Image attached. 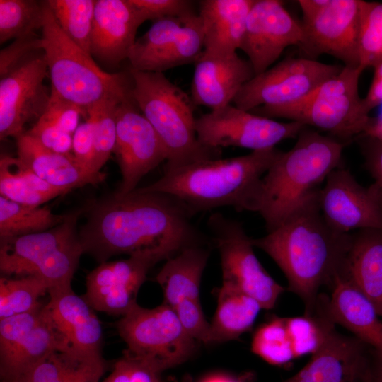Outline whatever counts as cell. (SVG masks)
Wrapping results in <instances>:
<instances>
[{
  "label": "cell",
  "mask_w": 382,
  "mask_h": 382,
  "mask_svg": "<svg viewBox=\"0 0 382 382\" xmlns=\"http://www.w3.org/2000/svg\"><path fill=\"white\" fill-rule=\"evenodd\" d=\"M79 229L84 253L99 264L112 256L154 253L169 259L184 248L207 243L192 214L176 197L139 188L91 202Z\"/></svg>",
  "instance_id": "1"
},
{
  "label": "cell",
  "mask_w": 382,
  "mask_h": 382,
  "mask_svg": "<svg viewBox=\"0 0 382 382\" xmlns=\"http://www.w3.org/2000/svg\"><path fill=\"white\" fill-rule=\"evenodd\" d=\"M320 189L300 204L284 221L266 236L252 238L254 247L266 253L288 282V289L313 313L320 288L332 284L342 268L352 234L331 228L319 205Z\"/></svg>",
  "instance_id": "2"
},
{
  "label": "cell",
  "mask_w": 382,
  "mask_h": 382,
  "mask_svg": "<svg viewBox=\"0 0 382 382\" xmlns=\"http://www.w3.org/2000/svg\"><path fill=\"white\" fill-rule=\"evenodd\" d=\"M282 152L273 147L232 158L197 161L164 171L158 180L139 189L173 195L193 216L223 207L258 212L263 177Z\"/></svg>",
  "instance_id": "3"
},
{
  "label": "cell",
  "mask_w": 382,
  "mask_h": 382,
  "mask_svg": "<svg viewBox=\"0 0 382 382\" xmlns=\"http://www.w3.org/2000/svg\"><path fill=\"white\" fill-rule=\"evenodd\" d=\"M345 144L305 127L294 146L282 151L262 179L258 213L267 232L279 226L328 175L340 166Z\"/></svg>",
  "instance_id": "4"
},
{
  "label": "cell",
  "mask_w": 382,
  "mask_h": 382,
  "mask_svg": "<svg viewBox=\"0 0 382 382\" xmlns=\"http://www.w3.org/2000/svg\"><path fill=\"white\" fill-rule=\"evenodd\" d=\"M43 6L41 38L51 79L50 93L79 107L85 120L105 103L129 96L132 88L129 71L109 74L102 70L91 54L63 32L47 1H43Z\"/></svg>",
  "instance_id": "5"
},
{
  "label": "cell",
  "mask_w": 382,
  "mask_h": 382,
  "mask_svg": "<svg viewBox=\"0 0 382 382\" xmlns=\"http://www.w3.org/2000/svg\"><path fill=\"white\" fill-rule=\"evenodd\" d=\"M129 71L132 96L166 149L164 171L221 158V149L206 147L198 141L191 97L162 72Z\"/></svg>",
  "instance_id": "6"
},
{
  "label": "cell",
  "mask_w": 382,
  "mask_h": 382,
  "mask_svg": "<svg viewBox=\"0 0 382 382\" xmlns=\"http://www.w3.org/2000/svg\"><path fill=\"white\" fill-rule=\"evenodd\" d=\"M82 214L83 209L71 212L63 223L42 232L0 239L1 274L37 277L49 285V291L71 289L84 253L77 228Z\"/></svg>",
  "instance_id": "7"
},
{
  "label": "cell",
  "mask_w": 382,
  "mask_h": 382,
  "mask_svg": "<svg viewBox=\"0 0 382 382\" xmlns=\"http://www.w3.org/2000/svg\"><path fill=\"white\" fill-rule=\"evenodd\" d=\"M362 72L359 67L344 66L337 76L294 103L258 107L250 112L316 127L330 133L345 144L364 132L371 118L359 94V80Z\"/></svg>",
  "instance_id": "8"
},
{
  "label": "cell",
  "mask_w": 382,
  "mask_h": 382,
  "mask_svg": "<svg viewBox=\"0 0 382 382\" xmlns=\"http://www.w3.org/2000/svg\"><path fill=\"white\" fill-rule=\"evenodd\" d=\"M117 330L127 345L126 352L161 372L185 361L195 347L174 308L165 303L154 308L136 305L117 321Z\"/></svg>",
  "instance_id": "9"
},
{
  "label": "cell",
  "mask_w": 382,
  "mask_h": 382,
  "mask_svg": "<svg viewBox=\"0 0 382 382\" xmlns=\"http://www.w3.org/2000/svg\"><path fill=\"white\" fill-rule=\"evenodd\" d=\"M207 225L220 254L222 285L251 296L262 309L272 308L284 288L262 266L241 223L214 213Z\"/></svg>",
  "instance_id": "10"
},
{
  "label": "cell",
  "mask_w": 382,
  "mask_h": 382,
  "mask_svg": "<svg viewBox=\"0 0 382 382\" xmlns=\"http://www.w3.org/2000/svg\"><path fill=\"white\" fill-rule=\"evenodd\" d=\"M306 126L295 122H282L255 115L229 104L196 119L198 141L203 146L221 149L235 146L262 150L279 142L297 138Z\"/></svg>",
  "instance_id": "11"
},
{
  "label": "cell",
  "mask_w": 382,
  "mask_h": 382,
  "mask_svg": "<svg viewBox=\"0 0 382 382\" xmlns=\"http://www.w3.org/2000/svg\"><path fill=\"white\" fill-rule=\"evenodd\" d=\"M343 66L308 58H286L253 76L233 100L242 110L276 107L294 103L327 80L337 76Z\"/></svg>",
  "instance_id": "12"
},
{
  "label": "cell",
  "mask_w": 382,
  "mask_h": 382,
  "mask_svg": "<svg viewBox=\"0 0 382 382\" xmlns=\"http://www.w3.org/2000/svg\"><path fill=\"white\" fill-rule=\"evenodd\" d=\"M204 51V33L198 13L154 21L136 40L129 57V69L162 72L194 64Z\"/></svg>",
  "instance_id": "13"
},
{
  "label": "cell",
  "mask_w": 382,
  "mask_h": 382,
  "mask_svg": "<svg viewBox=\"0 0 382 382\" xmlns=\"http://www.w3.org/2000/svg\"><path fill=\"white\" fill-rule=\"evenodd\" d=\"M70 349L45 308L0 320V378H14L57 350Z\"/></svg>",
  "instance_id": "14"
},
{
  "label": "cell",
  "mask_w": 382,
  "mask_h": 382,
  "mask_svg": "<svg viewBox=\"0 0 382 382\" xmlns=\"http://www.w3.org/2000/svg\"><path fill=\"white\" fill-rule=\"evenodd\" d=\"M114 154L121 173L116 190L125 195L137 189L142 178L167 161L168 154L158 134L130 96L117 105Z\"/></svg>",
  "instance_id": "15"
},
{
  "label": "cell",
  "mask_w": 382,
  "mask_h": 382,
  "mask_svg": "<svg viewBox=\"0 0 382 382\" xmlns=\"http://www.w3.org/2000/svg\"><path fill=\"white\" fill-rule=\"evenodd\" d=\"M304 42L301 22L279 0H255L247 18L240 45L248 57L255 76L270 68L289 46Z\"/></svg>",
  "instance_id": "16"
},
{
  "label": "cell",
  "mask_w": 382,
  "mask_h": 382,
  "mask_svg": "<svg viewBox=\"0 0 382 382\" xmlns=\"http://www.w3.org/2000/svg\"><path fill=\"white\" fill-rule=\"evenodd\" d=\"M163 260L168 259L146 253L100 263L86 277L84 299L95 311L123 316L138 304L137 294L149 270Z\"/></svg>",
  "instance_id": "17"
},
{
  "label": "cell",
  "mask_w": 382,
  "mask_h": 382,
  "mask_svg": "<svg viewBox=\"0 0 382 382\" xmlns=\"http://www.w3.org/2000/svg\"><path fill=\"white\" fill-rule=\"evenodd\" d=\"M44 52L1 77L0 138L16 139L25 125L37 121L48 105L50 93L44 85L47 74Z\"/></svg>",
  "instance_id": "18"
},
{
  "label": "cell",
  "mask_w": 382,
  "mask_h": 382,
  "mask_svg": "<svg viewBox=\"0 0 382 382\" xmlns=\"http://www.w3.org/2000/svg\"><path fill=\"white\" fill-rule=\"evenodd\" d=\"M361 0H329L313 18L302 21L309 55L330 54L346 66L359 67L358 42Z\"/></svg>",
  "instance_id": "19"
},
{
  "label": "cell",
  "mask_w": 382,
  "mask_h": 382,
  "mask_svg": "<svg viewBox=\"0 0 382 382\" xmlns=\"http://www.w3.org/2000/svg\"><path fill=\"white\" fill-rule=\"evenodd\" d=\"M319 205L328 224L336 231L382 229V211L369 188L343 167L328 175L319 192Z\"/></svg>",
  "instance_id": "20"
},
{
  "label": "cell",
  "mask_w": 382,
  "mask_h": 382,
  "mask_svg": "<svg viewBox=\"0 0 382 382\" xmlns=\"http://www.w3.org/2000/svg\"><path fill=\"white\" fill-rule=\"evenodd\" d=\"M356 337L335 328L297 374L283 382H369L371 352Z\"/></svg>",
  "instance_id": "21"
},
{
  "label": "cell",
  "mask_w": 382,
  "mask_h": 382,
  "mask_svg": "<svg viewBox=\"0 0 382 382\" xmlns=\"http://www.w3.org/2000/svg\"><path fill=\"white\" fill-rule=\"evenodd\" d=\"M255 72L248 59L237 52L223 56L202 52L195 63L191 98L195 105L215 110L231 104Z\"/></svg>",
  "instance_id": "22"
},
{
  "label": "cell",
  "mask_w": 382,
  "mask_h": 382,
  "mask_svg": "<svg viewBox=\"0 0 382 382\" xmlns=\"http://www.w3.org/2000/svg\"><path fill=\"white\" fill-rule=\"evenodd\" d=\"M144 22L129 0H97L91 54L110 65L127 59L136 41L137 30Z\"/></svg>",
  "instance_id": "23"
},
{
  "label": "cell",
  "mask_w": 382,
  "mask_h": 382,
  "mask_svg": "<svg viewBox=\"0 0 382 382\" xmlns=\"http://www.w3.org/2000/svg\"><path fill=\"white\" fill-rule=\"evenodd\" d=\"M46 310L70 349L99 357L102 327L93 308L71 289L49 291Z\"/></svg>",
  "instance_id": "24"
},
{
  "label": "cell",
  "mask_w": 382,
  "mask_h": 382,
  "mask_svg": "<svg viewBox=\"0 0 382 382\" xmlns=\"http://www.w3.org/2000/svg\"><path fill=\"white\" fill-rule=\"evenodd\" d=\"M332 294L325 308L335 323L382 353V321L373 303L349 281L337 274L331 284Z\"/></svg>",
  "instance_id": "25"
},
{
  "label": "cell",
  "mask_w": 382,
  "mask_h": 382,
  "mask_svg": "<svg viewBox=\"0 0 382 382\" xmlns=\"http://www.w3.org/2000/svg\"><path fill=\"white\" fill-rule=\"evenodd\" d=\"M255 0H202L198 14L204 33V51L223 56L236 52Z\"/></svg>",
  "instance_id": "26"
},
{
  "label": "cell",
  "mask_w": 382,
  "mask_h": 382,
  "mask_svg": "<svg viewBox=\"0 0 382 382\" xmlns=\"http://www.w3.org/2000/svg\"><path fill=\"white\" fill-rule=\"evenodd\" d=\"M339 274L361 291L382 317V229H361L352 234Z\"/></svg>",
  "instance_id": "27"
},
{
  "label": "cell",
  "mask_w": 382,
  "mask_h": 382,
  "mask_svg": "<svg viewBox=\"0 0 382 382\" xmlns=\"http://www.w3.org/2000/svg\"><path fill=\"white\" fill-rule=\"evenodd\" d=\"M18 157L40 178L52 186L73 189L103 182L105 174L93 175L82 170L72 154H58L44 147L25 132L17 138Z\"/></svg>",
  "instance_id": "28"
},
{
  "label": "cell",
  "mask_w": 382,
  "mask_h": 382,
  "mask_svg": "<svg viewBox=\"0 0 382 382\" xmlns=\"http://www.w3.org/2000/svg\"><path fill=\"white\" fill-rule=\"evenodd\" d=\"M105 368L102 356L62 349L52 352L20 375L1 382H101Z\"/></svg>",
  "instance_id": "29"
},
{
  "label": "cell",
  "mask_w": 382,
  "mask_h": 382,
  "mask_svg": "<svg viewBox=\"0 0 382 382\" xmlns=\"http://www.w3.org/2000/svg\"><path fill=\"white\" fill-rule=\"evenodd\" d=\"M209 253L206 246L194 245L166 260L156 277L165 303L174 308L184 299L199 300L201 279Z\"/></svg>",
  "instance_id": "30"
},
{
  "label": "cell",
  "mask_w": 382,
  "mask_h": 382,
  "mask_svg": "<svg viewBox=\"0 0 382 382\" xmlns=\"http://www.w3.org/2000/svg\"><path fill=\"white\" fill-rule=\"evenodd\" d=\"M261 309L260 303L251 296L221 285L207 343L236 339L251 328Z\"/></svg>",
  "instance_id": "31"
},
{
  "label": "cell",
  "mask_w": 382,
  "mask_h": 382,
  "mask_svg": "<svg viewBox=\"0 0 382 382\" xmlns=\"http://www.w3.org/2000/svg\"><path fill=\"white\" fill-rule=\"evenodd\" d=\"M70 190L50 185L40 178L18 157L0 158V193L14 202L40 206Z\"/></svg>",
  "instance_id": "32"
},
{
  "label": "cell",
  "mask_w": 382,
  "mask_h": 382,
  "mask_svg": "<svg viewBox=\"0 0 382 382\" xmlns=\"http://www.w3.org/2000/svg\"><path fill=\"white\" fill-rule=\"evenodd\" d=\"M70 213L57 214L48 207L18 203L0 196V239L42 232L63 223Z\"/></svg>",
  "instance_id": "33"
},
{
  "label": "cell",
  "mask_w": 382,
  "mask_h": 382,
  "mask_svg": "<svg viewBox=\"0 0 382 382\" xmlns=\"http://www.w3.org/2000/svg\"><path fill=\"white\" fill-rule=\"evenodd\" d=\"M47 3L63 32L81 49L91 54V36L96 1L47 0Z\"/></svg>",
  "instance_id": "34"
},
{
  "label": "cell",
  "mask_w": 382,
  "mask_h": 382,
  "mask_svg": "<svg viewBox=\"0 0 382 382\" xmlns=\"http://www.w3.org/2000/svg\"><path fill=\"white\" fill-rule=\"evenodd\" d=\"M49 289V285L37 277H1L0 320L37 308L42 305L39 299Z\"/></svg>",
  "instance_id": "35"
},
{
  "label": "cell",
  "mask_w": 382,
  "mask_h": 382,
  "mask_svg": "<svg viewBox=\"0 0 382 382\" xmlns=\"http://www.w3.org/2000/svg\"><path fill=\"white\" fill-rule=\"evenodd\" d=\"M43 18V1L0 0V43L35 33Z\"/></svg>",
  "instance_id": "36"
},
{
  "label": "cell",
  "mask_w": 382,
  "mask_h": 382,
  "mask_svg": "<svg viewBox=\"0 0 382 382\" xmlns=\"http://www.w3.org/2000/svg\"><path fill=\"white\" fill-rule=\"evenodd\" d=\"M316 316L286 318V325L295 357L315 353L323 343L327 335L335 328L325 306Z\"/></svg>",
  "instance_id": "37"
},
{
  "label": "cell",
  "mask_w": 382,
  "mask_h": 382,
  "mask_svg": "<svg viewBox=\"0 0 382 382\" xmlns=\"http://www.w3.org/2000/svg\"><path fill=\"white\" fill-rule=\"evenodd\" d=\"M252 351L273 365L296 358L286 325V318H275L260 326L253 335Z\"/></svg>",
  "instance_id": "38"
},
{
  "label": "cell",
  "mask_w": 382,
  "mask_h": 382,
  "mask_svg": "<svg viewBox=\"0 0 382 382\" xmlns=\"http://www.w3.org/2000/svg\"><path fill=\"white\" fill-rule=\"evenodd\" d=\"M358 54L363 71L382 59L381 2L361 1Z\"/></svg>",
  "instance_id": "39"
},
{
  "label": "cell",
  "mask_w": 382,
  "mask_h": 382,
  "mask_svg": "<svg viewBox=\"0 0 382 382\" xmlns=\"http://www.w3.org/2000/svg\"><path fill=\"white\" fill-rule=\"evenodd\" d=\"M124 99L108 101L88 113V117H92L94 125L93 151L90 166V171L93 174L101 173V168L114 152L116 142V110L118 104Z\"/></svg>",
  "instance_id": "40"
},
{
  "label": "cell",
  "mask_w": 382,
  "mask_h": 382,
  "mask_svg": "<svg viewBox=\"0 0 382 382\" xmlns=\"http://www.w3.org/2000/svg\"><path fill=\"white\" fill-rule=\"evenodd\" d=\"M161 373L149 362L124 351L105 379L108 382H160Z\"/></svg>",
  "instance_id": "41"
},
{
  "label": "cell",
  "mask_w": 382,
  "mask_h": 382,
  "mask_svg": "<svg viewBox=\"0 0 382 382\" xmlns=\"http://www.w3.org/2000/svg\"><path fill=\"white\" fill-rule=\"evenodd\" d=\"M43 52L41 36L36 33L14 40L0 52V78Z\"/></svg>",
  "instance_id": "42"
},
{
  "label": "cell",
  "mask_w": 382,
  "mask_h": 382,
  "mask_svg": "<svg viewBox=\"0 0 382 382\" xmlns=\"http://www.w3.org/2000/svg\"><path fill=\"white\" fill-rule=\"evenodd\" d=\"M144 21L197 13L189 0H129Z\"/></svg>",
  "instance_id": "43"
},
{
  "label": "cell",
  "mask_w": 382,
  "mask_h": 382,
  "mask_svg": "<svg viewBox=\"0 0 382 382\" xmlns=\"http://www.w3.org/2000/svg\"><path fill=\"white\" fill-rule=\"evenodd\" d=\"M173 308L187 335L195 340L207 343L210 323L205 319L199 300L184 299Z\"/></svg>",
  "instance_id": "44"
},
{
  "label": "cell",
  "mask_w": 382,
  "mask_h": 382,
  "mask_svg": "<svg viewBox=\"0 0 382 382\" xmlns=\"http://www.w3.org/2000/svg\"><path fill=\"white\" fill-rule=\"evenodd\" d=\"M81 115L84 117L79 107L50 93L48 105L40 118L73 135Z\"/></svg>",
  "instance_id": "45"
},
{
  "label": "cell",
  "mask_w": 382,
  "mask_h": 382,
  "mask_svg": "<svg viewBox=\"0 0 382 382\" xmlns=\"http://www.w3.org/2000/svg\"><path fill=\"white\" fill-rule=\"evenodd\" d=\"M46 149L62 154L70 155L73 135L40 118L27 132Z\"/></svg>",
  "instance_id": "46"
},
{
  "label": "cell",
  "mask_w": 382,
  "mask_h": 382,
  "mask_svg": "<svg viewBox=\"0 0 382 382\" xmlns=\"http://www.w3.org/2000/svg\"><path fill=\"white\" fill-rule=\"evenodd\" d=\"M93 120L91 116H88L85 122L79 124L73 134L71 154L76 164L90 174H93L90 171V166L93 156Z\"/></svg>",
  "instance_id": "47"
},
{
  "label": "cell",
  "mask_w": 382,
  "mask_h": 382,
  "mask_svg": "<svg viewBox=\"0 0 382 382\" xmlns=\"http://www.w3.org/2000/svg\"><path fill=\"white\" fill-rule=\"evenodd\" d=\"M357 138L359 139L366 168L374 178V183L382 189V141L364 134Z\"/></svg>",
  "instance_id": "48"
},
{
  "label": "cell",
  "mask_w": 382,
  "mask_h": 382,
  "mask_svg": "<svg viewBox=\"0 0 382 382\" xmlns=\"http://www.w3.org/2000/svg\"><path fill=\"white\" fill-rule=\"evenodd\" d=\"M374 72L371 86L363 98V104L366 111H370L382 104V59L374 67Z\"/></svg>",
  "instance_id": "49"
},
{
  "label": "cell",
  "mask_w": 382,
  "mask_h": 382,
  "mask_svg": "<svg viewBox=\"0 0 382 382\" xmlns=\"http://www.w3.org/2000/svg\"><path fill=\"white\" fill-rule=\"evenodd\" d=\"M329 0H299L298 4L303 14V21H308L318 13Z\"/></svg>",
  "instance_id": "50"
},
{
  "label": "cell",
  "mask_w": 382,
  "mask_h": 382,
  "mask_svg": "<svg viewBox=\"0 0 382 382\" xmlns=\"http://www.w3.org/2000/svg\"><path fill=\"white\" fill-rule=\"evenodd\" d=\"M369 382H382V353L374 349L371 351Z\"/></svg>",
  "instance_id": "51"
},
{
  "label": "cell",
  "mask_w": 382,
  "mask_h": 382,
  "mask_svg": "<svg viewBox=\"0 0 382 382\" xmlns=\"http://www.w3.org/2000/svg\"><path fill=\"white\" fill-rule=\"evenodd\" d=\"M363 134L382 141V116L371 117Z\"/></svg>",
  "instance_id": "52"
},
{
  "label": "cell",
  "mask_w": 382,
  "mask_h": 382,
  "mask_svg": "<svg viewBox=\"0 0 382 382\" xmlns=\"http://www.w3.org/2000/svg\"><path fill=\"white\" fill-rule=\"evenodd\" d=\"M248 377H234L224 374L209 375L199 382H247Z\"/></svg>",
  "instance_id": "53"
},
{
  "label": "cell",
  "mask_w": 382,
  "mask_h": 382,
  "mask_svg": "<svg viewBox=\"0 0 382 382\" xmlns=\"http://www.w3.org/2000/svg\"><path fill=\"white\" fill-rule=\"evenodd\" d=\"M368 188L382 211V189L375 183H373Z\"/></svg>",
  "instance_id": "54"
},
{
  "label": "cell",
  "mask_w": 382,
  "mask_h": 382,
  "mask_svg": "<svg viewBox=\"0 0 382 382\" xmlns=\"http://www.w3.org/2000/svg\"><path fill=\"white\" fill-rule=\"evenodd\" d=\"M101 382H108L105 378L103 381H101Z\"/></svg>",
  "instance_id": "55"
}]
</instances>
